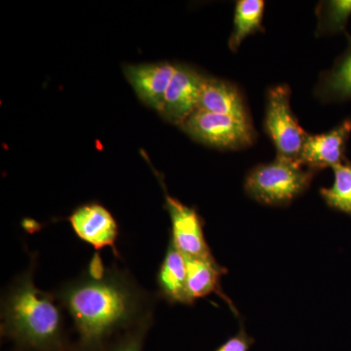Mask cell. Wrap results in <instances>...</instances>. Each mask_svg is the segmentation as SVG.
I'll list each match as a JSON object with an SVG mask.
<instances>
[{
	"label": "cell",
	"mask_w": 351,
	"mask_h": 351,
	"mask_svg": "<svg viewBox=\"0 0 351 351\" xmlns=\"http://www.w3.org/2000/svg\"><path fill=\"white\" fill-rule=\"evenodd\" d=\"M206 78L195 69L178 64L159 113L170 123L182 126L199 108Z\"/></svg>",
	"instance_id": "7"
},
{
	"label": "cell",
	"mask_w": 351,
	"mask_h": 351,
	"mask_svg": "<svg viewBox=\"0 0 351 351\" xmlns=\"http://www.w3.org/2000/svg\"><path fill=\"white\" fill-rule=\"evenodd\" d=\"M198 108L252 122L250 112L239 88L218 78H206Z\"/></svg>",
	"instance_id": "12"
},
{
	"label": "cell",
	"mask_w": 351,
	"mask_h": 351,
	"mask_svg": "<svg viewBox=\"0 0 351 351\" xmlns=\"http://www.w3.org/2000/svg\"><path fill=\"white\" fill-rule=\"evenodd\" d=\"M53 292L73 322V351H105L115 337L154 313L156 304L128 270L107 267L99 254Z\"/></svg>",
	"instance_id": "1"
},
{
	"label": "cell",
	"mask_w": 351,
	"mask_h": 351,
	"mask_svg": "<svg viewBox=\"0 0 351 351\" xmlns=\"http://www.w3.org/2000/svg\"><path fill=\"white\" fill-rule=\"evenodd\" d=\"M154 324V313L149 314L130 329L126 330L108 343L105 351H144L145 339Z\"/></svg>",
	"instance_id": "18"
},
{
	"label": "cell",
	"mask_w": 351,
	"mask_h": 351,
	"mask_svg": "<svg viewBox=\"0 0 351 351\" xmlns=\"http://www.w3.org/2000/svg\"><path fill=\"white\" fill-rule=\"evenodd\" d=\"M165 207L172 225L170 240L186 257L215 258L210 250L203 230V221L195 208L165 193Z\"/></svg>",
	"instance_id": "6"
},
{
	"label": "cell",
	"mask_w": 351,
	"mask_h": 351,
	"mask_svg": "<svg viewBox=\"0 0 351 351\" xmlns=\"http://www.w3.org/2000/svg\"><path fill=\"white\" fill-rule=\"evenodd\" d=\"M351 135V120H343L326 133L307 135L302 147L300 164L317 172L335 168L345 162L346 144Z\"/></svg>",
	"instance_id": "9"
},
{
	"label": "cell",
	"mask_w": 351,
	"mask_h": 351,
	"mask_svg": "<svg viewBox=\"0 0 351 351\" xmlns=\"http://www.w3.org/2000/svg\"><path fill=\"white\" fill-rule=\"evenodd\" d=\"M291 89L287 84L270 87L265 101V130L271 138L277 157L300 164V156L308 134L291 110Z\"/></svg>",
	"instance_id": "4"
},
{
	"label": "cell",
	"mask_w": 351,
	"mask_h": 351,
	"mask_svg": "<svg viewBox=\"0 0 351 351\" xmlns=\"http://www.w3.org/2000/svg\"><path fill=\"white\" fill-rule=\"evenodd\" d=\"M263 12L265 2L262 0H239L237 2L233 31L228 40V46L232 52L239 49L245 38L263 32Z\"/></svg>",
	"instance_id": "15"
},
{
	"label": "cell",
	"mask_w": 351,
	"mask_h": 351,
	"mask_svg": "<svg viewBox=\"0 0 351 351\" xmlns=\"http://www.w3.org/2000/svg\"><path fill=\"white\" fill-rule=\"evenodd\" d=\"M177 66L169 62L129 64L124 73L143 103L160 112Z\"/></svg>",
	"instance_id": "10"
},
{
	"label": "cell",
	"mask_w": 351,
	"mask_h": 351,
	"mask_svg": "<svg viewBox=\"0 0 351 351\" xmlns=\"http://www.w3.org/2000/svg\"><path fill=\"white\" fill-rule=\"evenodd\" d=\"M38 257L32 254L29 267L2 294L1 338L16 351H73L63 307L54 292L40 290L34 282Z\"/></svg>",
	"instance_id": "2"
},
{
	"label": "cell",
	"mask_w": 351,
	"mask_h": 351,
	"mask_svg": "<svg viewBox=\"0 0 351 351\" xmlns=\"http://www.w3.org/2000/svg\"><path fill=\"white\" fill-rule=\"evenodd\" d=\"M314 174L301 164L276 156L272 162L252 169L245 179L244 189L247 195L262 204L286 206L306 193Z\"/></svg>",
	"instance_id": "3"
},
{
	"label": "cell",
	"mask_w": 351,
	"mask_h": 351,
	"mask_svg": "<svg viewBox=\"0 0 351 351\" xmlns=\"http://www.w3.org/2000/svg\"><path fill=\"white\" fill-rule=\"evenodd\" d=\"M348 40V49L331 69L320 76L314 89L316 98L321 101L331 103L351 99V36Z\"/></svg>",
	"instance_id": "14"
},
{
	"label": "cell",
	"mask_w": 351,
	"mask_h": 351,
	"mask_svg": "<svg viewBox=\"0 0 351 351\" xmlns=\"http://www.w3.org/2000/svg\"><path fill=\"white\" fill-rule=\"evenodd\" d=\"M188 269V291L189 297L195 302L196 299L211 294L219 295L230 304L232 311L237 313L232 302L221 291V279L226 274V269L217 263L216 258H196L186 257Z\"/></svg>",
	"instance_id": "13"
},
{
	"label": "cell",
	"mask_w": 351,
	"mask_h": 351,
	"mask_svg": "<svg viewBox=\"0 0 351 351\" xmlns=\"http://www.w3.org/2000/svg\"><path fill=\"white\" fill-rule=\"evenodd\" d=\"M316 36H328L345 31L351 16V0L321 1L316 6Z\"/></svg>",
	"instance_id": "16"
},
{
	"label": "cell",
	"mask_w": 351,
	"mask_h": 351,
	"mask_svg": "<svg viewBox=\"0 0 351 351\" xmlns=\"http://www.w3.org/2000/svg\"><path fill=\"white\" fill-rule=\"evenodd\" d=\"M68 219L82 241L97 251L110 247L115 257L119 258L117 248L119 225L107 208L96 202L87 203L76 208Z\"/></svg>",
	"instance_id": "8"
},
{
	"label": "cell",
	"mask_w": 351,
	"mask_h": 351,
	"mask_svg": "<svg viewBox=\"0 0 351 351\" xmlns=\"http://www.w3.org/2000/svg\"><path fill=\"white\" fill-rule=\"evenodd\" d=\"M186 257L169 240L167 250L156 276V295L170 304L191 306L189 295Z\"/></svg>",
	"instance_id": "11"
},
{
	"label": "cell",
	"mask_w": 351,
	"mask_h": 351,
	"mask_svg": "<svg viewBox=\"0 0 351 351\" xmlns=\"http://www.w3.org/2000/svg\"><path fill=\"white\" fill-rule=\"evenodd\" d=\"M334 170L331 188L321 189L320 195L328 206L351 216V164H339Z\"/></svg>",
	"instance_id": "17"
},
{
	"label": "cell",
	"mask_w": 351,
	"mask_h": 351,
	"mask_svg": "<svg viewBox=\"0 0 351 351\" xmlns=\"http://www.w3.org/2000/svg\"><path fill=\"white\" fill-rule=\"evenodd\" d=\"M254 343L255 339L249 336L244 327L241 326L235 336L228 339L215 351H249Z\"/></svg>",
	"instance_id": "19"
},
{
	"label": "cell",
	"mask_w": 351,
	"mask_h": 351,
	"mask_svg": "<svg viewBox=\"0 0 351 351\" xmlns=\"http://www.w3.org/2000/svg\"><path fill=\"white\" fill-rule=\"evenodd\" d=\"M197 142L221 149H242L257 138L252 122L198 108L182 125Z\"/></svg>",
	"instance_id": "5"
}]
</instances>
